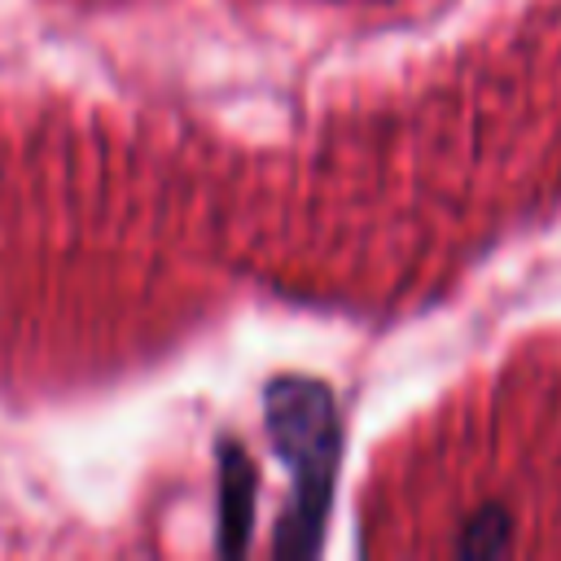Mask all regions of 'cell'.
<instances>
[{
    "label": "cell",
    "instance_id": "cell-1",
    "mask_svg": "<svg viewBox=\"0 0 561 561\" xmlns=\"http://www.w3.org/2000/svg\"><path fill=\"white\" fill-rule=\"evenodd\" d=\"M263 434L272 456L289 469V500L276 517L272 552L285 561L311 557L324 543L333 486L342 469V412L329 381L307 373H280L263 386Z\"/></svg>",
    "mask_w": 561,
    "mask_h": 561
},
{
    "label": "cell",
    "instance_id": "cell-2",
    "mask_svg": "<svg viewBox=\"0 0 561 561\" xmlns=\"http://www.w3.org/2000/svg\"><path fill=\"white\" fill-rule=\"evenodd\" d=\"M219 557H237L250 543L254 500H259V469L237 438H219Z\"/></svg>",
    "mask_w": 561,
    "mask_h": 561
},
{
    "label": "cell",
    "instance_id": "cell-3",
    "mask_svg": "<svg viewBox=\"0 0 561 561\" xmlns=\"http://www.w3.org/2000/svg\"><path fill=\"white\" fill-rule=\"evenodd\" d=\"M513 548V517L504 504H482L465 517L456 552L460 557H504Z\"/></svg>",
    "mask_w": 561,
    "mask_h": 561
}]
</instances>
